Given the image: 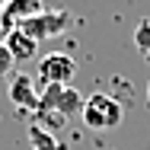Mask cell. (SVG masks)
Returning a JSON list of instances; mask_svg holds the SVG:
<instances>
[{"label":"cell","instance_id":"7","mask_svg":"<svg viewBox=\"0 0 150 150\" xmlns=\"http://www.w3.org/2000/svg\"><path fill=\"white\" fill-rule=\"evenodd\" d=\"M83 102H86V99L77 93V86H64L61 96H58V112L64 115V118H74V115L83 112Z\"/></svg>","mask_w":150,"mask_h":150},{"label":"cell","instance_id":"2","mask_svg":"<svg viewBox=\"0 0 150 150\" xmlns=\"http://www.w3.org/2000/svg\"><path fill=\"white\" fill-rule=\"evenodd\" d=\"M70 26H74V16H70L67 10H42V13H35L29 19H23L16 29H23L29 38H35V42H45V38L64 35Z\"/></svg>","mask_w":150,"mask_h":150},{"label":"cell","instance_id":"5","mask_svg":"<svg viewBox=\"0 0 150 150\" xmlns=\"http://www.w3.org/2000/svg\"><path fill=\"white\" fill-rule=\"evenodd\" d=\"M42 10H45L42 0H6L3 10H0V32L16 29L23 19H29L35 13H42Z\"/></svg>","mask_w":150,"mask_h":150},{"label":"cell","instance_id":"1","mask_svg":"<svg viewBox=\"0 0 150 150\" xmlns=\"http://www.w3.org/2000/svg\"><path fill=\"white\" fill-rule=\"evenodd\" d=\"M80 118L93 131H112L125 118V105H121L118 99H112L109 93H93V96H86V102H83Z\"/></svg>","mask_w":150,"mask_h":150},{"label":"cell","instance_id":"10","mask_svg":"<svg viewBox=\"0 0 150 150\" xmlns=\"http://www.w3.org/2000/svg\"><path fill=\"white\" fill-rule=\"evenodd\" d=\"M13 67H16V61L10 54V48L3 45V38H0V77H10L13 74Z\"/></svg>","mask_w":150,"mask_h":150},{"label":"cell","instance_id":"11","mask_svg":"<svg viewBox=\"0 0 150 150\" xmlns=\"http://www.w3.org/2000/svg\"><path fill=\"white\" fill-rule=\"evenodd\" d=\"M147 102H150V83H147Z\"/></svg>","mask_w":150,"mask_h":150},{"label":"cell","instance_id":"4","mask_svg":"<svg viewBox=\"0 0 150 150\" xmlns=\"http://www.w3.org/2000/svg\"><path fill=\"white\" fill-rule=\"evenodd\" d=\"M6 96L19 112H35L38 109V86H35V80L29 74H16L6 86Z\"/></svg>","mask_w":150,"mask_h":150},{"label":"cell","instance_id":"3","mask_svg":"<svg viewBox=\"0 0 150 150\" xmlns=\"http://www.w3.org/2000/svg\"><path fill=\"white\" fill-rule=\"evenodd\" d=\"M77 77V61L64 51H48L38 58V80L42 83H61L67 86L70 80Z\"/></svg>","mask_w":150,"mask_h":150},{"label":"cell","instance_id":"9","mask_svg":"<svg viewBox=\"0 0 150 150\" xmlns=\"http://www.w3.org/2000/svg\"><path fill=\"white\" fill-rule=\"evenodd\" d=\"M134 48L144 54V61H150V19H141L134 26Z\"/></svg>","mask_w":150,"mask_h":150},{"label":"cell","instance_id":"6","mask_svg":"<svg viewBox=\"0 0 150 150\" xmlns=\"http://www.w3.org/2000/svg\"><path fill=\"white\" fill-rule=\"evenodd\" d=\"M3 45L10 48V54H13V61H16V64H23V61H35V58H38V42H35V38H29L23 29L3 32Z\"/></svg>","mask_w":150,"mask_h":150},{"label":"cell","instance_id":"8","mask_svg":"<svg viewBox=\"0 0 150 150\" xmlns=\"http://www.w3.org/2000/svg\"><path fill=\"white\" fill-rule=\"evenodd\" d=\"M29 150H61L58 137L42 128V125H29Z\"/></svg>","mask_w":150,"mask_h":150},{"label":"cell","instance_id":"12","mask_svg":"<svg viewBox=\"0 0 150 150\" xmlns=\"http://www.w3.org/2000/svg\"><path fill=\"white\" fill-rule=\"evenodd\" d=\"M3 3H6V0H0V10H3Z\"/></svg>","mask_w":150,"mask_h":150}]
</instances>
